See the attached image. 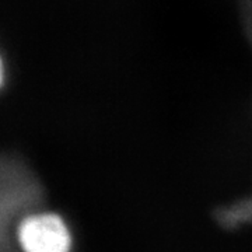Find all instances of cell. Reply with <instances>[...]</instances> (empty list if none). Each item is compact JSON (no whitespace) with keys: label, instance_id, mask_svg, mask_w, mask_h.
<instances>
[{"label":"cell","instance_id":"obj_1","mask_svg":"<svg viewBox=\"0 0 252 252\" xmlns=\"http://www.w3.org/2000/svg\"><path fill=\"white\" fill-rule=\"evenodd\" d=\"M42 190L28 172L17 170L10 165L7 171L3 172L1 181V196H0V209H1V252H13L11 227L21 219L34 213L41 200Z\"/></svg>","mask_w":252,"mask_h":252},{"label":"cell","instance_id":"obj_2","mask_svg":"<svg viewBox=\"0 0 252 252\" xmlns=\"http://www.w3.org/2000/svg\"><path fill=\"white\" fill-rule=\"evenodd\" d=\"M16 241L23 252H70L72 237L63 219L34 212L16 225Z\"/></svg>","mask_w":252,"mask_h":252}]
</instances>
